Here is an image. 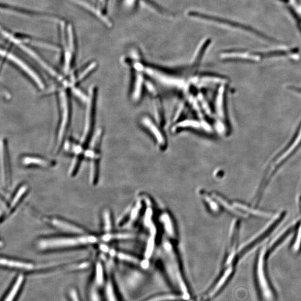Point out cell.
Segmentation results:
<instances>
[{
  "mask_svg": "<svg viewBox=\"0 0 301 301\" xmlns=\"http://www.w3.org/2000/svg\"><path fill=\"white\" fill-rule=\"evenodd\" d=\"M60 41L62 45V65L63 69H73L77 51L76 33L73 26L63 19L58 22Z\"/></svg>",
  "mask_w": 301,
  "mask_h": 301,
  "instance_id": "6da1fadb",
  "label": "cell"
},
{
  "mask_svg": "<svg viewBox=\"0 0 301 301\" xmlns=\"http://www.w3.org/2000/svg\"><path fill=\"white\" fill-rule=\"evenodd\" d=\"M97 89L96 86L90 89V96L88 103L87 113L85 118L84 136L80 144L73 146L74 160L82 163L85 156L86 148H88L91 140L93 128L95 127Z\"/></svg>",
  "mask_w": 301,
  "mask_h": 301,
  "instance_id": "7a4b0ae2",
  "label": "cell"
},
{
  "mask_svg": "<svg viewBox=\"0 0 301 301\" xmlns=\"http://www.w3.org/2000/svg\"><path fill=\"white\" fill-rule=\"evenodd\" d=\"M98 238L95 235L85 234L73 236L50 237L37 241V247L42 251L69 249L95 244Z\"/></svg>",
  "mask_w": 301,
  "mask_h": 301,
  "instance_id": "3957f363",
  "label": "cell"
},
{
  "mask_svg": "<svg viewBox=\"0 0 301 301\" xmlns=\"http://www.w3.org/2000/svg\"><path fill=\"white\" fill-rule=\"evenodd\" d=\"M1 34L6 39L14 44L17 46L24 45H35L40 48L47 49L48 50H51L54 51H60L61 48L58 47L55 44L48 42V41L37 39L36 37L24 34V33H14L10 31L9 30L1 28Z\"/></svg>",
  "mask_w": 301,
  "mask_h": 301,
  "instance_id": "277c9868",
  "label": "cell"
},
{
  "mask_svg": "<svg viewBox=\"0 0 301 301\" xmlns=\"http://www.w3.org/2000/svg\"><path fill=\"white\" fill-rule=\"evenodd\" d=\"M103 134L102 129H100L97 132L90 144V148L85 154V156L90 160L89 181L93 186L96 185L99 180L100 145Z\"/></svg>",
  "mask_w": 301,
  "mask_h": 301,
  "instance_id": "5b68a950",
  "label": "cell"
},
{
  "mask_svg": "<svg viewBox=\"0 0 301 301\" xmlns=\"http://www.w3.org/2000/svg\"><path fill=\"white\" fill-rule=\"evenodd\" d=\"M1 55L3 56V57L10 60V61L14 63L15 65L19 67L20 69L23 70L24 72L32 79L33 82L34 83L37 87L41 89L44 88L45 85L44 82L39 77V75L35 72L34 70H33L32 67H30L27 64L24 62L23 60L17 57V56L14 54H13L12 52L7 51L6 50L1 49Z\"/></svg>",
  "mask_w": 301,
  "mask_h": 301,
  "instance_id": "8992f818",
  "label": "cell"
},
{
  "mask_svg": "<svg viewBox=\"0 0 301 301\" xmlns=\"http://www.w3.org/2000/svg\"><path fill=\"white\" fill-rule=\"evenodd\" d=\"M1 11L13 15H21L22 17H27L33 18H39L40 19H44L49 21H54L58 24L60 19L54 15H50L44 13L37 12L36 11L26 10L20 8L18 6H15L7 4V3H1Z\"/></svg>",
  "mask_w": 301,
  "mask_h": 301,
  "instance_id": "52a82bcc",
  "label": "cell"
},
{
  "mask_svg": "<svg viewBox=\"0 0 301 301\" xmlns=\"http://www.w3.org/2000/svg\"><path fill=\"white\" fill-rule=\"evenodd\" d=\"M45 219L52 227L63 232L76 235L88 234L85 229L68 221L55 217H45Z\"/></svg>",
  "mask_w": 301,
  "mask_h": 301,
  "instance_id": "ba28073f",
  "label": "cell"
},
{
  "mask_svg": "<svg viewBox=\"0 0 301 301\" xmlns=\"http://www.w3.org/2000/svg\"><path fill=\"white\" fill-rule=\"evenodd\" d=\"M7 141L3 138L1 141V178L4 185H8L11 184V173L10 168V160L7 149Z\"/></svg>",
  "mask_w": 301,
  "mask_h": 301,
  "instance_id": "9c48e42d",
  "label": "cell"
},
{
  "mask_svg": "<svg viewBox=\"0 0 301 301\" xmlns=\"http://www.w3.org/2000/svg\"><path fill=\"white\" fill-rule=\"evenodd\" d=\"M29 191V186L26 184H24L21 186L15 194L12 200L10 202L9 205H7L6 210L4 214L1 216V220L7 219V217H10L14 212L15 209H17L18 204H20L23 199L27 194Z\"/></svg>",
  "mask_w": 301,
  "mask_h": 301,
  "instance_id": "30bf717a",
  "label": "cell"
},
{
  "mask_svg": "<svg viewBox=\"0 0 301 301\" xmlns=\"http://www.w3.org/2000/svg\"><path fill=\"white\" fill-rule=\"evenodd\" d=\"M263 254H264V251H262L260 257H259L258 264V277L263 296L267 301H270L273 299V295L269 285L267 284L264 269H263Z\"/></svg>",
  "mask_w": 301,
  "mask_h": 301,
  "instance_id": "8fae6325",
  "label": "cell"
},
{
  "mask_svg": "<svg viewBox=\"0 0 301 301\" xmlns=\"http://www.w3.org/2000/svg\"><path fill=\"white\" fill-rule=\"evenodd\" d=\"M21 163L26 167L35 166V167L44 168L50 167L54 165L53 163L50 160L44 159L42 157L33 156H25L22 157Z\"/></svg>",
  "mask_w": 301,
  "mask_h": 301,
  "instance_id": "7c38bea8",
  "label": "cell"
},
{
  "mask_svg": "<svg viewBox=\"0 0 301 301\" xmlns=\"http://www.w3.org/2000/svg\"><path fill=\"white\" fill-rule=\"evenodd\" d=\"M1 263L2 265L9 267H14V268L21 269H32L33 268V265L31 264V263L11 260V259H7L6 258H1Z\"/></svg>",
  "mask_w": 301,
  "mask_h": 301,
  "instance_id": "4fadbf2b",
  "label": "cell"
},
{
  "mask_svg": "<svg viewBox=\"0 0 301 301\" xmlns=\"http://www.w3.org/2000/svg\"><path fill=\"white\" fill-rule=\"evenodd\" d=\"M103 229L105 233H110L112 229V219L110 211L105 209L102 214Z\"/></svg>",
  "mask_w": 301,
  "mask_h": 301,
  "instance_id": "5bb4252c",
  "label": "cell"
},
{
  "mask_svg": "<svg viewBox=\"0 0 301 301\" xmlns=\"http://www.w3.org/2000/svg\"><path fill=\"white\" fill-rule=\"evenodd\" d=\"M301 141V129L300 131V133L296 137V139L294 142H293V144L291 145L290 148H289L287 151L283 154L281 157L279 158V159L278 160L277 163H280L281 162L285 159L286 157H288L289 154L293 152V150H294L297 146L300 144V142Z\"/></svg>",
  "mask_w": 301,
  "mask_h": 301,
  "instance_id": "9a60e30c",
  "label": "cell"
},
{
  "mask_svg": "<svg viewBox=\"0 0 301 301\" xmlns=\"http://www.w3.org/2000/svg\"><path fill=\"white\" fill-rule=\"evenodd\" d=\"M234 205L238 209H240L244 211H246V212L248 213L253 214H254V215H255V216H260L262 217H269L270 216L268 213L262 212H259V211L254 210L253 209L248 208V207L246 206H244L242 204H239V203H234Z\"/></svg>",
  "mask_w": 301,
  "mask_h": 301,
  "instance_id": "2e32d148",
  "label": "cell"
},
{
  "mask_svg": "<svg viewBox=\"0 0 301 301\" xmlns=\"http://www.w3.org/2000/svg\"><path fill=\"white\" fill-rule=\"evenodd\" d=\"M183 299L182 296H176L171 295H161L155 297L152 299L149 300L147 301H164L167 300H175L176 299Z\"/></svg>",
  "mask_w": 301,
  "mask_h": 301,
  "instance_id": "e0dca14e",
  "label": "cell"
},
{
  "mask_svg": "<svg viewBox=\"0 0 301 301\" xmlns=\"http://www.w3.org/2000/svg\"><path fill=\"white\" fill-rule=\"evenodd\" d=\"M22 281V277L20 276V277L18 278V279L17 280L16 284H15L12 291L11 292L10 294L9 295L8 297H7L6 301H12L15 294H16V293L17 291L18 287H20V285L21 284Z\"/></svg>",
  "mask_w": 301,
  "mask_h": 301,
  "instance_id": "ac0fdd59",
  "label": "cell"
},
{
  "mask_svg": "<svg viewBox=\"0 0 301 301\" xmlns=\"http://www.w3.org/2000/svg\"><path fill=\"white\" fill-rule=\"evenodd\" d=\"M301 243V226L300 228L298 235H297L296 243L295 244L294 249L297 251L299 249Z\"/></svg>",
  "mask_w": 301,
  "mask_h": 301,
  "instance_id": "d6986e66",
  "label": "cell"
},
{
  "mask_svg": "<svg viewBox=\"0 0 301 301\" xmlns=\"http://www.w3.org/2000/svg\"><path fill=\"white\" fill-rule=\"evenodd\" d=\"M135 1V0H125V3L126 6L130 7L133 5Z\"/></svg>",
  "mask_w": 301,
  "mask_h": 301,
  "instance_id": "ffe728a7",
  "label": "cell"
}]
</instances>
